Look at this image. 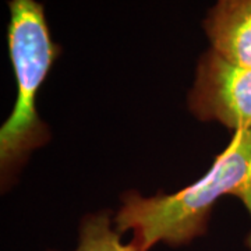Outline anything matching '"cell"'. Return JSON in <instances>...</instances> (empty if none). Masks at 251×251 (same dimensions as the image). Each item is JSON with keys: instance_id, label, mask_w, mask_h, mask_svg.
<instances>
[{"instance_id": "cell-1", "label": "cell", "mask_w": 251, "mask_h": 251, "mask_svg": "<svg viewBox=\"0 0 251 251\" xmlns=\"http://www.w3.org/2000/svg\"><path fill=\"white\" fill-rule=\"evenodd\" d=\"M224 196L240 198L251 216V130L234 131L209 171L183 190L151 198L126 193L115 227L120 234L133 233L130 243L137 251H150L158 243L184 246L205 234L215 201ZM247 246L251 251V232Z\"/></svg>"}, {"instance_id": "cell-2", "label": "cell", "mask_w": 251, "mask_h": 251, "mask_svg": "<svg viewBox=\"0 0 251 251\" xmlns=\"http://www.w3.org/2000/svg\"><path fill=\"white\" fill-rule=\"evenodd\" d=\"M9 7L7 39L17 81V99L9 119L0 128L3 184L27 161L29 153L49 140V128L36 110V95L62 50L52 41L41 3L10 0Z\"/></svg>"}, {"instance_id": "cell-3", "label": "cell", "mask_w": 251, "mask_h": 251, "mask_svg": "<svg viewBox=\"0 0 251 251\" xmlns=\"http://www.w3.org/2000/svg\"><path fill=\"white\" fill-rule=\"evenodd\" d=\"M188 106L200 120H216L234 131L251 130V69L214 49L198 63Z\"/></svg>"}, {"instance_id": "cell-4", "label": "cell", "mask_w": 251, "mask_h": 251, "mask_svg": "<svg viewBox=\"0 0 251 251\" xmlns=\"http://www.w3.org/2000/svg\"><path fill=\"white\" fill-rule=\"evenodd\" d=\"M204 25L215 52L251 69V0H218Z\"/></svg>"}, {"instance_id": "cell-5", "label": "cell", "mask_w": 251, "mask_h": 251, "mask_svg": "<svg viewBox=\"0 0 251 251\" xmlns=\"http://www.w3.org/2000/svg\"><path fill=\"white\" fill-rule=\"evenodd\" d=\"M74 251H137L131 243L122 242L120 233L112 226L108 212L84 218L80 227V240Z\"/></svg>"}]
</instances>
